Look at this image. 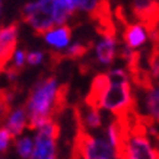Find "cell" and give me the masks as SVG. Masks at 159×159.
<instances>
[{
	"instance_id": "obj_6",
	"label": "cell",
	"mask_w": 159,
	"mask_h": 159,
	"mask_svg": "<svg viewBox=\"0 0 159 159\" xmlns=\"http://www.w3.org/2000/svg\"><path fill=\"white\" fill-rule=\"evenodd\" d=\"M18 22L0 28V72H5L7 63L16 51L18 44V32H19Z\"/></svg>"
},
{
	"instance_id": "obj_8",
	"label": "cell",
	"mask_w": 159,
	"mask_h": 159,
	"mask_svg": "<svg viewBox=\"0 0 159 159\" xmlns=\"http://www.w3.org/2000/svg\"><path fill=\"white\" fill-rule=\"evenodd\" d=\"M148 39V31L143 26V24H130L127 22L124 25V32H123V41L124 45L129 48H139L140 45H143Z\"/></svg>"
},
{
	"instance_id": "obj_10",
	"label": "cell",
	"mask_w": 159,
	"mask_h": 159,
	"mask_svg": "<svg viewBox=\"0 0 159 159\" xmlns=\"http://www.w3.org/2000/svg\"><path fill=\"white\" fill-rule=\"evenodd\" d=\"M26 121H28L26 110L24 107H19V108L13 110L12 114H9L7 120H6V127L9 129V131L13 136H19L26 127V124H28Z\"/></svg>"
},
{
	"instance_id": "obj_12",
	"label": "cell",
	"mask_w": 159,
	"mask_h": 159,
	"mask_svg": "<svg viewBox=\"0 0 159 159\" xmlns=\"http://www.w3.org/2000/svg\"><path fill=\"white\" fill-rule=\"evenodd\" d=\"M82 117H83L85 125L89 127V129H99L102 125V117H101V112H99V108L88 107L86 114L83 116V112H82Z\"/></svg>"
},
{
	"instance_id": "obj_14",
	"label": "cell",
	"mask_w": 159,
	"mask_h": 159,
	"mask_svg": "<svg viewBox=\"0 0 159 159\" xmlns=\"http://www.w3.org/2000/svg\"><path fill=\"white\" fill-rule=\"evenodd\" d=\"M16 150L20 158H32L34 152V142L31 137H22L16 142Z\"/></svg>"
},
{
	"instance_id": "obj_3",
	"label": "cell",
	"mask_w": 159,
	"mask_h": 159,
	"mask_svg": "<svg viewBox=\"0 0 159 159\" xmlns=\"http://www.w3.org/2000/svg\"><path fill=\"white\" fill-rule=\"evenodd\" d=\"M22 19L34 28L35 34L44 37L54 28V0H38L26 3L22 9Z\"/></svg>"
},
{
	"instance_id": "obj_15",
	"label": "cell",
	"mask_w": 159,
	"mask_h": 159,
	"mask_svg": "<svg viewBox=\"0 0 159 159\" xmlns=\"http://www.w3.org/2000/svg\"><path fill=\"white\" fill-rule=\"evenodd\" d=\"M15 136L9 131L7 127H0V153H6L10 142L13 140Z\"/></svg>"
},
{
	"instance_id": "obj_1",
	"label": "cell",
	"mask_w": 159,
	"mask_h": 159,
	"mask_svg": "<svg viewBox=\"0 0 159 159\" xmlns=\"http://www.w3.org/2000/svg\"><path fill=\"white\" fill-rule=\"evenodd\" d=\"M57 89L58 86L56 76H41L32 86V89L29 91L26 105H25V110L28 114L26 127L29 130H38L48 120H54L53 110Z\"/></svg>"
},
{
	"instance_id": "obj_13",
	"label": "cell",
	"mask_w": 159,
	"mask_h": 159,
	"mask_svg": "<svg viewBox=\"0 0 159 159\" xmlns=\"http://www.w3.org/2000/svg\"><path fill=\"white\" fill-rule=\"evenodd\" d=\"M92 45H93V43H88L86 45L80 43L73 44L72 47L64 53V60H80L83 56H86V53L89 51Z\"/></svg>"
},
{
	"instance_id": "obj_16",
	"label": "cell",
	"mask_w": 159,
	"mask_h": 159,
	"mask_svg": "<svg viewBox=\"0 0 159 159\" xmlns=\"http://www.w3.org/2000/svg\"><path fill=\"white\" fill-rule=\"evenodd\" d=\"M25 58H26V53H25V50H18V51L15 53V64H13V67H16L18 70L22 72L24 64H25Z\"/></svg>"
},
{
	"instance_id": "obj_17",
	"label": "cell",
	"mask_w": 159,
	"mask_h": 159,
	"mask_svg": "<svg viewBox=\"0 0 159 159\" xmlns=\"http://www.w3.org/2000/svg\"><path fill=\"white\" fill-rule=\"evenodd\" d=\"M44 54L41 51H32V53L26 54V60H28L29 64H39L43 61Z\"/></svg>"
},
{
	"instance_id": "obj_18",
	"label": "cell",
	"mask_w": 159,
	"mask_h": 159,
	"mask_svg": "<svg viewBox=\"0 0 159 159\" xmlns=\"http://www.w3.org/2000/svg\"><path fill=\"white\" fill-rule=\"evenodd\" d=\"M2 7H3V0H0V12H2Z\"/></svg>"
},
{
	"instance_id": "obj_2",
	"label": "cell",
	"mask_w": 159,
	"mask_h": 159,
	"mask_svg": "<svg viewBox=\"0 0 159 159\" xmlns=\"http://www.w3.org/2000/svg\"><path fill=\"white\" fill-rule=\"evenodd\" d=\"M108 75L111 83L104 93L101 108L111 111L116 117L133 112L136 110V99L129 82V72H125L124 69H116Z\"/></svg>"
},
{
	"instance_id": "obj_11",
	"label": "cell",
	"mask_w": 159,
	"mask_h": 159,
	"mask_svg": "<svg viewBox=\"0 0 159 159\" xmlns=\"http://www.w3.org/2000/svg\"><path fill=\"white\" fill-rule=\"evenodd\" d=\"M116 37H104L97 45V57L102 64H111L116 57Z\"/></svg>"
},
{
	"instance_id": "obj_9",
	"label": "cell",
	"mask_w": 159,
	"mask_h": 159,
	"mask_svg": "<svg viewBox=\"0 0 159 159\" xmlns=\"http://www.w3.org/2000/svg\"><path fill=\"white\" fill-rule=\"evenodd\" d=\"M72 38V29L67 25H61L58 29H51L44 35V39L56 48H64Z\"/></svg>"
},
{
	"instance_id": "obj_5",
	"label": "cell",
	"mask_w": 159,
	"mask_h": 159,
	"mask_svg": "<svg viewBox=\"0 0 159 159\" xmlns=\"http://www.w3.org/2000/svg\"><path fill=\"white\" fill-rule=\"evenodd\" d=\"M92 20L97 22V32L104 37H117V28L111 10L110 0H98L95 9L91 12Z\"/></svg>"
},
{
	"instance_id": "obj_7",
	"label": "cell",
	"mask_w": 159,
	"mask_h": 159,
	"mask_svg": "<svg viewBox=\"0 0 159 159\" xmlns=\"http://www.w3.org/2000/svg\"><path fill=\"white\" fill-rule=\"evenodd\" d=\"M110 83H111V79L108 73H98L91 83V89H89V93L85 98V104L88 107L101 108L102 98H104L107 88L110 86Z\"/></svg>"
},
{
	"instance_id": "obj_4",
	"label": "cell",
	"mask_w": 159,
	"mask_h": 159,
	"mask_svg": "<svg viewBox=\"0 0 159 159\" xmlns=\"http://www.w3.org/2000/svg\"><path fill=\"white\" fill-rule=\"evenodd\" d=\"M60 136V125L57 120H48L38 129L34 142V159H54L57 155V139Z\"/></svg>"
}]
</instances>
